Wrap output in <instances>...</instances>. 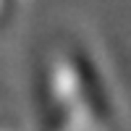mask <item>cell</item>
<instances>
[{"label":"cell","mask_w":131,"mask_h":131,"mask_svg":"<svg viewBox=\"0 0 131 131\" xmlns=\"http://www.w3.org/2000/svg\"><path fill=\"white\" fill-rule=\"evenodd\" d=\"M73 71H76V81H79L81 97H84V102L89 105L92 115L100 123H107L110 115H113L110 97H107V89L102 86V79H100V73H97L94 63L89 60V55L73 52Z\"/></svg>","instance_id":"cell-1"}]
</instances>
